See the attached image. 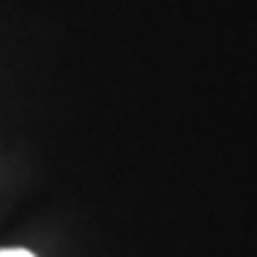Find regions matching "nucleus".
<instances>
[{"label": "nucleus", "mask_w": 257, "mask_h": 257, "mask_svg": "<svg viewBox=\"0 0 257 257\" xmlns=\"http://www.w3.org/2000/svg\"><path fill=\"white\" fill-rule=\"evenodd\" d=\"M0 257H35L26 248H0Z\"/></svg>", "instance_id": "nucleus-1"}]
</instances>
